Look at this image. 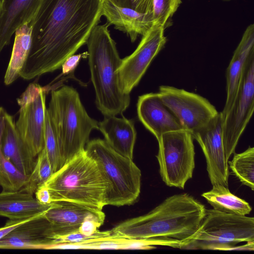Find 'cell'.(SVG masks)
I'll return each mask as SVG.
<instances>
[{
  "mask_svg": "<svg viewBox=\"0 0 254 254\" xmlns=\"http://www.w3.org/2000/svg\"><path fill=\"white\" fill-rule=\"evenodd\" d=\"M102 0H42L29 22L31 45L19 76L30 80L61 67L100 22Z\"/></svg>",
  "mask_w": 254,
  "mask_h": 254,
  "instance_id": "1",
  "label": "cell"
},
{
  "mask_svg": "<svg viewBox=\"0 0 254 254\" xmlns=\"http://www.w3.org/2000/svg\"><path fill=\"white\" fill-rule=\"evenodd\" d=\"M206 211L205 205L192 195L174 194L148 213L115 226L111 230L112 236L126 240L170 239L183 243L197 231Z\"/></svg>",
  "mask_w": 254,
  "mask_h": 254,
  "instance_id": "2",
  "label": "cell"
},
{
  "mask_svg": "<svg viewBox=\"0 0 254 254\" xmlns=\"http://www.w3.org/2000/svg\"><path fill=\"white\" fill-rule=\"evenodd\" d=\"M109 24L97 25L86 42L91 79L95 91V103L104 116L121 115L130 103L119 83L118 70L122 60L108 30Z\"/></svg>",
  "mask_w": 254,
  "mask_h": 254,
  "instance_id": "3",
  "label": "cell"
},
{
  "mask_svg": "<svg viewBox=\"0 0 254 254\" xmlns=\"http://www.w3.org/2000/svg\"><path fill=\"white\" fill-rule=\"evenodd\" d=\"M51 202L67 201L98 211L106 205L107 180L85 149L67 161L43 185Z\"/></svg>",
  "mask_w": 254,
  "mask_h": 254,
  "instance_id": "4",
  "label": "cell"
},
{
  "mask_svg": "<svg viewBox=\"0 0 254 254\" xmlns=\"http://www.w3.org/2000/svg\"><path fill=\"white\" fill-rule=\"evenodd\" d=\"M47 111L58 139L62 166L85 149L91 131L99 129V122L88 115L77 91L67 85L52 91Z\"/></svg>",
  "mask_w": 254,
  "mask_h": 254,
  "instance_id": "5",
  "label": "cell"
},
{
  "mask_svg": "<svg viewBox=\"0 0 254 254\" xmlns=\"http://www.w3.org/2000/svg\"><path fill=\"white\" fill-rule=\"evenodd\" d=\"M85 149L108 182L106 205L134 203L140 192L141 173L132 159L119 154L99 138L89 141Z\"/></svg>",
  "mask_w": 254,
  "mask_h": 254,
  "instance_id": "6",
  "label": "cell"
},
{
  "mask_svg": "<svg viewBox=\"0 0 254 254\" xmlns=\"http://www.w3.org/2000/svg\"><path fill=\"white\" fill-rule=\"evenodd\" d=\"M254 241V218L206 209L197 231L181 249L232 251L237 244Z\"/></svg>",
  "mask_w": 254,
  "mask_h": 254,
  "instance_id": "7",
  "label": "cell"
},
{
  "mask_svg": "<svg viewBox=\"0 0 254 254\" xmlns=\"http://www.w3.org/2000/svg\"><path fill=\"white\" fill-rule=\"evenodd\" d=\"M192 133L186 129L162 134L156 156L162 181L170 187L184 189L192 177L195 151Z\"/></svg>",
  "mask_w": 254,
  "mask_h": 254,
  "instance_id": "8",
  "label": "cell"
},
{
  "mask_svg": "<svg viewBox=\"0 0 254 254\" xmlns=\"http://www.w3.org/2000/svg\"><path fill=\"white\" fill-rule=\"evenodd\" d=\"M254 110V52L243 67L239 89L232 107L223 118L222 137L226 159L235 152Z\"/></svg>",
  "mask_w": 254,
  "mask_h": 254,
  "instance_id": "9",
  "label": "cell"
},
{
  "mask_svg": "<svg viewBox=\"0 0 254 254\" xmlns=\"http://www.w3.org/2000/svg\"><path fill=\"white\" fill-rule=\"evenodd\" d=\"M158 94L184 129L191 133L207 125L219 113L206 98L183 89L162 85Z\"/></svg>",
  "mask_w": 254,
  "mask_h": 254,
  "instance_id": "10",
  "label": "cell"
},
{
  "mask_svg": "<svg viewBox=\"0 0 254 254\" xmlns=\"http://www.w3.org/2000/svg\"><path fill=\"white\" fill-rule=\"evenodd\" d=\"M164 28L153 25L143 36L135 50L122 60L118 70L120 87L125 94H129L146 72L152 60L167 42Z\"/></svg>",
  "mask_w": 254,
  "mask_h": 254,
  "instance_id": "11",
  "label": "cell"
},
{
  "mask_svg": "<svg viewBox=\"0 0 254 254\" xmlns=\"http://www.w3.org/2000/svg\"><path fill=\"white\" fill-rule=\"evenodd\" d=\"M221 112L207 125L192 133L205 158L208 175L212 185L228 187L229 169L224 148Z\"/></svg>",
  "mask_w": 254,
  "mask_h": 254,
  "instance_id": "12",
  "label": "cell"
},
{
  "mask_svg": "<svg viewBox=\"0 0 254 254\" xmlns=\"http://www.w3.org/2000/svg\"><path fill=\"white\" fill-rule=\"evenodd\" d=\"M20 106L18 118L15 123L20 136L34 157L44 147L46 89L30 100L17 102Z\"/></svg>",
  "mask_w": 254,
  "mask_h": 254,
  "instance_id": "13",
  "label": "cell"
},
{
  "mask_svg": "<svg viewBox=\"0 0 254 254\" xmlns=\"http://www.w3.org/2000/svg\"><path fill=\"white\" fill-rule=\"evenodd\" d=\"M43 214L21 223L0 239V249L46 250L55 245L56 235Z\"/></svg>",
  "mask_w": 254,
  "mask_h": 254,
  "instance_id": "14",
  "label": "cell"
},
{
  "mask_svg": "<svg viewBox=\"0 0 254 254\" xmlns=\"http://www.w3.org/2000/svg\"><path fill=\"white\" fill-rule=\"evenodd\" d=\"M137 112L140 122L157 140L165 133L184 129L179 120L163 103L158 93L139 96Z\"/></svg>",
  "mask_w": 254,
  "mask_h": 254,
  "instance_id": "15",
  "label": "cell"
},
{
  "mask_svg": "<svg viewBox=\"0 0 254 254\" xmlns=\"http://www.w3.org/2000/svg\"><path fill=\"white\" fill-rule=\"evenodd\" d=\"M53 202L43 215L51 223L56 241L61 236L78 231L81 223L87 219H94L102 223L104 222L105 214L102 210L91 209L67 201Z\"/></svg>",
  "mask_w": 254,
  "mask_h": 254,
  "instance_id": "16",
  "label": "cell"
},
{
  "mask_svg": "<svg viewBox=\"0 0 254 254\" xmlns=\"http://www.w3.org/2000/svg\"><path fill=\"white\" fill-rule=\"evenodd\" d=\"M42 0H1L0 13V53L9 44L15 31L29 23Z\"/></svg>",
  "mask_w": 254,
  "mask_h": 254,
  "instance_id": "17",
  "label": "cell"
},
{
  "mask_svg": "<svg viewBox=\"0 0 254 254\" xmlns=\"http://www.w3.org/2000/svg\"><path fill=\"white\" fill-rule=\"evenodd\" d=\"M0 146L6 158L23 174L30 175L36 164V157L33 155L17 130L13 117L6 112Z\"/></svg>",
  "mask_w": 254,
  "mask_h": 254,
  "instance_id": "18",
  "label": "cell"
},
{
  "mask_svg": "<svg viewBox=\"0 0 254 254\" xmlns=\"http://www.w3.org/2000/svg\"><path fill=\"white\" fill-rule=\"evenodd\" d=\"M102 15L109 25L126 33L132 42L139 35H145L153 25L151 15L116 5L107 0H102Z\"/></svg>",
  "mask_w": 254,
  "mask_h": 254,
  "instance_id": "19",
  "label": "cell"
},
{
  "mask_svg": "<svg viewBox=\"0 0 254 254\" xmlns=\"http://www.w3.org/2000/svg\"><path fill=\"white\" fill-rule=\"evenodd\" d=\"M25 187L16 191L0 193V216L10 220H25L43 214L53 202H40Z\"/></svg>",
  "mask_w": 254,
  "mask_h": 254,
  "instance_id": "20",
  "label": "cell"
},
{
  "mask_svg": "<svg viewBox=\"0 0 254 254\" xmlns=\"http://www.w3.org/2000/svg\"><path fill=\"white\" fill-rule=\"evenodd\" d=\"M253 52H254V24H251L245 31L227 69V96L221 112L223 118L233 105L239 89L244 64Z\"/></svg>",
  "mask_w": 254,
  "mask_h": 254,
  "instance_id": "21",
  "label": "cell"
},
{
  "mask_svg": "<svg viewBox=\"0 0 254 254\" xmlns=\"http://www.w3.org/2000/svg\"><path fill=\"white\" fill-rule=\"evenodd\" d=\"M105 140L116 152L132 159L136 131L134 122L124 117L106 116L99 123Z\"/></svg>",
  "mask_w": 254,
  "mask_h": 254,
  "instance_id": "22",
  "label": "cell"
},
{
  "mask_svg": "<svg viewBox=\"0 0 254 254\" xmlns=\"http://www.w3.org/2000/svg\"><path fill=\"white\" fill-rule=\"evenodd\" d=\"M12 53L6 69L4 82L8 85L19 77L28 56L32 42V25L26 23L15 32Z\"/></svg>",
  "mask_w": 254,
  "mask_h": 254,
  "instance_id": "23",
  "label": "cell"
},
{
  "mask_svg": "<svg viewBox=\"0 0 254 254\" xmlns=\"http://www.w3.org/2000/svg\"><path fill=\"white\" fill-rule=\"evenodd\" d=\"M212 189L201 196L213 209L229 214L246 215L252 211L249 203L232 193L228 187L219 184L212 185Z\"/></svg>",
  "mask_w": 254,
  "mask_h": 254,
  "instance_id": "24",
  "label": "cell"
},
{
  "mask_svg": "<svg viewBox=\"0 0 254 254\" xmlns=\"http://www.w3.org/2000/svg\"><path fill=\"white\" fill-rule=\"evenodd\" d=\"M229 169L244 185L254 190V148L249 147L244 152L234 153L228 161Z\"/></svg>",
  "mask_w": 254,
  "mask_h": 254,
  "instance_id": "25",
  "label": "cell"
},
{
  "mask_svg": "<svg viewBox=\"0 0 254 254\" xmlns=\"http://www.w3.org/2000/svg\"><path fill=\"white\" fill-rule=\"evenodd\" d=\"M30 175L21 172L0 150V186L4 191H16L29 182Z\"/></svg>",
  "mask_w": 254,
  "mask_h": 254,
  "instance_id": "26",
  "label": "cell"
},
{
  "mask_svg": "<svg viewBox=\"0 0 254 254\" xmlns=\"http://www.w3.org/2000/svg\"><path fill=\"white\" fill-rule=\"evenodd\" d=\"M52 167L46 150L43 148L38 154L36 164L28 183L24 186L32 193L43 185L53 174Z\"/></svg>",
  "mask_w": 254,
  "mask_h": 254,
  "instance_id": "27",
  "label": "cell"
},
{
  "mask_svg": "<svg viewBox=\"0 0 254 254\" xmlns=\"http://www.w3.org/2000/svg\"><path fill=\"white\" fill-rule=\"evenodd\" d=\"M181 3V0H153V25L162 26L164 29L169 26L172 17Z\"/></svg>",
  "mask_w": 254,
  "mask_h": 254,
  "instance_id": "28",
  "label": "cell"
},
{
  "mask_svg": "<svg viewBox=\"0 0 254 254\" xmlns=\"http://www.w3.org/2000/svg\"><path fill=\"white\" fill-rule=\"evenodd\" d=\"M44 148L46 151L54 173L62 167V165L58 139L47 110L45 116Z\"/></svg>",
  "mask_w": 254,
  "mask_h": 254,
  "instance_id": "29",
  "label": "cell"
},
{
  "mask_svg": "<svg viewBox=\"0 0 254 254\" xmlns=\"http://www.w3.org/2000/svg\"><path fill=\"white\" fill-rule=\"evenodd\" d=\"M122 7L130 8L139 12L152 16L153 0H107Z\"/></svg>",
  "mask_w": 254,
  "mask_h": 254,
  "instance_id": "30",
  "label": "cell"
},
{
  "mask_svg": "<svg viewBox=\"0 0 254 254\" xmlns=\"http://www.w3.org/2000/svg\"><path fill=\"white\" fill-rule=\"evenodd\" d=\"M88 56V52H86L82 54L72 55L69 57L62 65V73L66 74L73 71L81 59L86 58Z\"/></svg>",
  "mask_w": 254,
  "mask_h": 254,
  "instance_id": "31",
  "label": "cell"
},
{
  "mask_svg": "<svg viewBox=\"0 0 254 254\" xmlns=\"http://www.w3.org/2000/svg\"><path fill=\"white\" fill-rule=\"evenodd\" d=\"M103 224L94 219H87L81 223L78 231L85 235L92 236L98 231V228Z\"/></svg>",
  "mask_w": 254,
  "mask_h": 254,
  "instance_id": "32",
  "label": "cell"
},
{
  "mask_svg": "<svg viewBox=\"0 0 254 254\" xmlns=\"http://www.w3.org/2000/svg\"><path fill=\"white\" fill-rule=\"evenodd\" d=\"M35 193L36 199L41 203L47 204L52 203L49 191L44 186L39 187Z\"/></svg>",
  "mask_w": 254,
  "mask_h": 254,
  "instance_id": "33",
  "label": "cell"
},
{
  "mask_svg": "<svg viewBox=\"0 0 254 254\" xmlns=\"http://www.w3.org/2000/svg\"><path fill=\"white\" fill-rule=\"evenodd\" d=\"M31 219V218H30ZM25 220H10L6 223L5 225L2 227L0 228V239L8 234L10 231L13 230L14 228L21 224V223L25 222L26 221L30 219Z\"/></svg>",
  "mask_w": 254,
  "mask_h": 254,
  "instance_id": "34",
  "label": "cell"
},
{
  "mask_svg": "<svg viewBox=\"0 0 254 254\" xmlns=\"http://www.w3.org/2000/svg\"><path fill=\"white\" fill-rule=\"evenodd\" d=\"M1 3H2L1 0H0V13L1 10Z\"/></svg>",
  "mask_w": 254,
  "mask_h": 254,
  "instance_id": "35",
  "label": "cell"
},
{
  "mask_svg": "<svg viewBox=\"0 0 254 254\" xmlns=\"http://www.w3.org/2000/svg\"><path fill=\"white\" fill-rule=\"evenodd\" d=\"M224 0V1H230V0Z\"/></svg>",
  "mask_w": 254,
  "mask_h": 254,
  "instance_id": "36",
  "label": "cell"
}]
</instances>
